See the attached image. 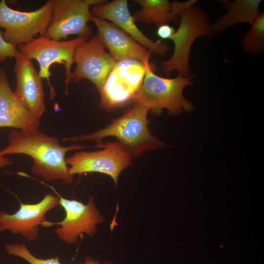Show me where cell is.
I'll return each instance as SVG.
<instances>
[{"instance_id": "obj_9", "label": "cell", "mask_w": 264, "mask_h": 264, "mask_svg": "<svg viewBox=\"0 0 264 264\" xmlns=\"http://www.w3.org/2000/svg\"><path fill=\"white\" fill-rule=\"evenodd\" d=\"M130 154L118 142L107 141L102 150L75 152L66 158L69 166V174L81 175L88 172H99L110 176L117 183L120 173L131 165Z\"/></svg>"}, {"instance_id": "obj_2", "label": "cell", "mask_w": 264, "mask_h": 264, "mask_svg": "<svg viewBox=\"0 0 264 264\" xmlns=\"http://www.w3.org/2000/svg\"><path fill=\"white\" fill-rule=\"evenodd\" d=\"M150 109L143 105L134 103L121 116L111 120L103 129L88 134L65 138L74 142L91 140L97 142L98 148H103V139L114 136L134 159L148 150H155L166 145L152 134L150 131L148 114Z\"/></svg>"}, {"instance_id": "obj_14", "label": "cell", "mask_w": 264, "mask_h": 264, "mask_svg": "<svg viewBox=\"0 0 264 264\" xmlns=\"http://www.w3.org/2000/svg\"><path fill=\"white\" fill-rule=\"evenodd\" d=\"M14 71L16 80L14 94L35 117L40 119L45 110L43 78L39 76L31 60L20 51L16 58Z\"/></svg>"}, {"instance_id": "obj_6", "label": "cell", "mask_w": 264, "mask_h": 264, "mask_svg": "<svg viewBox=\"0 0 264 264\" xmlns=\"http://www.w3.org/2000/svg\"><path fill=\"white\" fill-rule=\"evenodd\" d=\"M53 0L41 8L22 12L9 7L5 0L0 1V27L5 29L4 40L16 46L30 42L38 34L44 36L51 19Z\"/></svg>"}, {"instance_id": "obj_18", "label": "cell", "mask_w": 264, "mask_h": 264, "mask_svg": "<svg viewBox=\"0 0 264 264\" xmlns=\"http://www.w3.org/2000/svg\"><path fill=\"white\" fill-rule=\"evenodd\" d=\"M141 8L134 13L135 22H143L146 24L153 23L157 26L167 24L170 21L179 22V17L173 3L167 0H134Z\"/></svg>"}, {"instance_id": "obj_4", "label": "cell", "mask_w": 264, "mask_h": 264, "mask_svg": "<svg viewBox=\"0 0 264 264\" xmlns=\"http://www.w3.org/2000/svg\"><path fill=\"white\" fill-rule=\"evenodd\" d=\"M197 1L190 0L182 2L178 13L180 24L171 39L174 44L173 54L161 64L166 75L176 70L183 77L191 76L189 55L193 43L199 37H211L213 33L207 14L195 5Z\"/></svg>"}, {"instance_id": "obj_5", "label": "cell", "mask_w": 264, "mask_h": 264, "mask_svg": "<svg viewBox=\"0 0 264 264\" xmlns=\"http://www.w3.org/2000/svg\"><path fill=\"white\" fill-rule=\"evenodd\" d=\"M88 38L77 37L67 41H55L44 36L35 38L30 42L18 46V50L30 60L36 59L39 63V76L46 79L49 85L51 96L53 98L55 91L51 86L50 66L54 63L65 64L66 91L70 82L72 72L71 66L73 64V55L75 49Z\"/></svg>"}, {"instance_id": "obj_7", "label": "cell", "mask_w": 264, "mask_h": 264, "mask_svg": "<svg viewBox=\"0 0 264 264\" xmlns=\"http://www.w3.org/2000/svg\"><path fill=\"white\" fill-rule=\"evenodd\" d=\"M145 72V64L137 60L117 62L99 92L100 108L110 111L124 106L141 87Z\"/></svg>"}, {"instance_id": "obj_8", "label": "cell", "mask_w": 264, "mask_h": 264, "mask_svg": "<svg viewBox=\"0 0 264 264\" xmlns=\"http://www.w3.org/2000/svg\"><path fill=\"white\" fill-rule=\"evenodd\" d=\"M102 0H53L51 19L44 37L55 41L68 35L89 38L91 28L88 24L92 15L89 8L106 2Z\"/></svg>"}, {"instance_id": "obj_10", "label": "cell", "mask_w": 264, "mask_h": 264, "mask_svg": "<svg viewBox=\"0 0 264 264\" xmlns=\"http://www.w3.org/2000/svg\"><path fill=\"white\" fill-rule=\"evenodd\" d=\"M59 204L66 212L65 218L55 223L46 221L43 226L59 224L55 230L59 239L68 244L76 243L78 237L84 233L93 235L98 225L102 223L104 218L98 210L93 197L91 196L87 204L75 199L70 200L60 196Z\"/></svg>"}, {"instance_id": "obj_13", "label": "cell", "mask_w": 264, "mask_h": 264, "mask_svg": "<svg viewBox=\"0 0 264 264\" xmlns=\"http://www.w3.org/2000/svg\"><path fill=\"white\" fill-rule=\"evenodd\" d=\"M107 1L92 6L90 10L91 14L117 25L151 52L161 55L167 53L169 47L166 43L161 40L154 42L151 40L137 27L129 11L127 0Z\"/></svg>"}, {"instance_id": "obj_22", "label": "cell", "mask_w": 264, "mask_h": 264, "mask_svg": "<svg viewBox=\"0 0 264 264\" xmlns=\"http://www.w3.org/2000/svg\"><path fill=\"white\" fill-rule=\"evenodd\" d=\"M175 31L173 27L167 24L158 26L157 34L162 39L171 40Z\"/></svg>"}, {"instance_id": "obj_19", "label": "cell", "mask_w": 264, "mask_h": 264, "mask_svg": "<svg viewBox=\"0 0 264 264\" xmlns=\"http://www.w3.org/2000/svg\"><path fill=\"white\" fill-rule=\"evenodd\" d=\"M241 46L250 55L262 52L264 48V14L260 13L243 38Z\"/></svg>"}, {"instance_id": "obj_1", "label": "cell", "mask_w": 264, "mask_h": 264, "mask_svg": "<svg viewBox=\"0 0 264 264\" xmlns=\"http://www.w3.org/2000/svg\"><path fill=\"white\" fill-rule=\"evenodd\" d=\"M8 140V145L0 150V156L13 154L28 155L34 161L31 167L34 175L47 181L59 179L67 184L71 183L73 176L69 174L66 154L90 147L77 144L62 146L57 138L47 135L38 129L12 130Z\"/></svg>"}, {"instance_id": "obj_3", "label": "cell", "mask_w": 264, "mask_h": 264, "mask_svg": "<svg viewBox=\"0 0 264 264\" xmlns=\"http://www.w3.org/2000/svg\"><path fill=\"white\" fill-rule=\"evenodd\" d=\"M144 64L145 77L141 87L132 97V102L146 106L155 113L166 109L173 115L193 110L192 103L183 95V90L187 86L193 85L194 75L188 77L179 75L174 78L162 77L154 73V67L149 62Z\"/></svg>"}, {"instance_id": "obj_23", "label": "cell", "mask_w": 264, "mask_h": 264, "mask_svg": "<svg viewBox=\"0 0 264 264\" xmlns=\"http://www.w3.org/2000/svg\"><path fill=\"white\" fill-rule=\"evenodd\" d=\"M77 264H115L114 263H112L110 261H106L103 263H100L97 260H95L92 259L91 257L88 256H87L84 262H81L80 263Z\"/></svg>"}, {"instance_id": "obj_12", "label": "cell", "mask_w": 264, "mask_h": 264, "mask_svg": "<svg viewBox=\"0 0 264 264\" xmlns=\"http://www.w3.org/2000/svg\"><path fill=\"white\" fill-rule=\"evenodd\" d=\"M59 202L60 196L50 193L35 204L21 202L19 209L14 214L0 211V232L8 230L29 241H35L39 236L40 226L46 221L45 214Z\"/></svg>"}, {"instance_id": "obj_17", "label": "cell", "mask_w": 264, "mask_h": 264, "mask_svg": "<svg viewBox=\"0 0 264 264\" xmlns=\"http://www.w3.org/2000/svg\"><path fill=\"white\" fill-rule=\"evenodd\" d=\"M262 1L261 0L222 1L221 2L228 11L211 25L212 33L221 31L238 23L252 24L261 13L259 9Z\"/></svg>"}, {"instance_id": "obj_24", "label": "cell", "mask_w": 264, "mask_h": 264, "mask_svg": "<svg viewBox=\"0 0 264 264\" xmlns=\"http://www.w3.org/2000/svg\"><path fill=\"white\" fill-rule=\"evenodd\" d=\"M13 164V162L9 158L0 156V168L5 166H10Z\"/></svg>"}, {"instance_id": "obj_20", "label": "cell", "mask_w": 264, "mask_h": 264, "mask_svg": "<svg viewBox=\"0 0 264 264\" xmlns=\"http://www.w3.org/2000/svg\"><path fill=\"white\" fill-rule=\"evenodd\" d=\"M5 249L9 254L22 258L30 264H62L59 262L58 257L43 259L35 257L24 243L7 244L5 245Z\"/></svg>"}, {"instance_id": "obj_11", "label": "cell", "mask_w": 264, "mask_h": 264, "mask_svg": "<svg viewBox=\"0 0 264 264\" xmlns=\"http://www.w3.org/2000/svg\"><path fill=\"white\" fill-rule=\"evenodd\" d=\"M105 48L97 34L80 45L74 53L73 63L76 66L70 82L78 83L88 79L100 92L117 62Z\"/></svg>"}, {"instance_id": "obj_16", "label": "cell", "mask_w": 264, "mask_h": 264, "mask_svg": "<svg viewBox=\"0 0 264 264\" xmlns=\"http://www.w3.org/2000/svg\"><path fill=\"white\" fill-rule=\"evenodd\" d=\"M40 124V119L35 117L15 96L6 72L0 68V127L38 129Z\"/></svg>"}, {"instance_id": "obj_21", "label": "cell", "mask_w": 264, "mask_h": 264, "mask_svg": "<svg viewBox=\"0 0 264 264\" xmlns=\"http://www.w3.org/2000/svg\"><path fill=\"white\" fill-rule=\"evenodd\" d=\"M2 33L3 31L0 30V62H3L8 57L16 58L20 53L16 46L4 40Z\"/></svg>"}, {"instance_id": "obj_15", "label": "cell", "mask_w": 264, "mask_h": 264, "mask_svg": "<svg viewBox=\"0 0 264 264\" xmlns=\"http://www.w3.org/2000/svg\"><path fill=\"white\" fill-rule=\"evenodd\" d=\"M98 31L97 35L116 62L133 59L143 64L149 63L151 52L113 23L92 15Z\"/></svg>"}]
</instances>
